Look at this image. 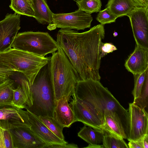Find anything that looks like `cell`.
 Segmentation results:
<instances>
[{"instance_id": "6da1fadb", "label": "cell", "mask_w": 148, "mask_h": 148, "mask_svg": "<svg viewBox=\"0 0 148 148\" xmlns=\"http://www.w3.org/2000/svg\"><path fill=\"white\" fill-rule=\"evenodd\" d=\"M104 36V26L101 24L82 33L62 29L58 31L56 41L72 64L77 82L100 81V47Z\"/></svg>"}, {"instance_id": "7a4b0ae2", "label": "cell", "mask_w": 148, "mask_h": 148, "mask_svg": "<svg viewBox=\"0 0 148 148\" xmlns=\"http://www.w3.org/2000/svg\"><path fill=\"white\" fill-rule=\"evenodd\" d=\"M74 95L104 124L105 116L112 117L122 127L128 138L130 130L128 110L121 105L100 81L89 79L78 82Z\"/></svg>"}, {"instance_id": "3957f363", "label": "cell", "mask_w": 148, "mask_h": 148, "mask_svg": "<svg viewBox=\"0 0 148 148\" xmlns=\"http://www.w3.org/2000/svg\"><path fill=\"white\" fill-rule=\"evenodd\" d=\"M50 60L40 69L30 85L32 104L25 108L38 116L54 117L56 100L51 76Z\"/></svg>"}, {"instance_id": "277c9868", "label": "cell", "mask_w": 148, "mask_h": 148, "mask_svg": "<svg viewBox=\"0 0 148 148\" xmlns=\"http://www.w3.org/2000/svg\"><path fill=\"white\" fill-rule=\"evenodd\" d=\"M50 63L51 76L56 100L65 95L69 101L71 96L75 95L77 81L72 64L59 47L58 50L52 53Z\"/></svg>"}, {"instance_id": "5b68a950", "label": "cell", "mask_w": 148, "mask_h": 148, "mask_svg": "<svg viewBox=\"0 0 148 148\" xmlns=\"http://www.w3.org/2000/svg\"><path fill=\"white\" fill-rule=\"evenodd\" d=\"M51 59L11 48L0 53V66L22 73L31 85L38 72Z\"/></svg>"}, {"instance_id": "8992f818", "label": "cell", "mask_w": 148, "mask_h": 148, "mask_svg": "<svg viewBox=\"0 0 148 148\" xmlns=\"http://www.w3.org/2000/svg\"><path fill=\"white\" fill-rule=\"evenodd\" d=\"M56 42L47 32H25L18 34L11 48L41 57L53 53L58 49Z\"/></svg>"}, {"instance_id": "52a82bcc", "label": "cell", "mask_w": 148, "mask_h": 148, "mask_svg": "<svg viewBox=\"0 0 148 148\" xmlns=\"http://www.w3.org/2000/svg\"><path fill=\"white\" fill-rule=\"evenodd\" d=\"M93 20L91 15L79 9L67 13H53L51 29L56 28L77 30L90 28Z\"/></svg>"}, {"instance_id": "ba28073f", "label": "cell", "mask_w": 148, "mask_h": 148, "mask_svg": "<svg viewBox=\"0 0 148 148\" xmlns=\"http://www.w3.org/2000/svg\"><path fill=\"white\" fill-rule=\"evenodd\" d=\"M126 16L130 19L136 45L148 49V8L135 6Z\"/></svg>"}, {"instance_id": "9c48e42d", "label": "cell", "mask_w": 148, "mask_h": 148, "mask_svg": "<svg viewBox=\"0 0 148 148\" xmlns=\"http://www.w3.org/2000/svg\"><path fill=\"white\" fill-rule=\"evenodd\" d=\"M130 130L129 141L136 140L148 134V114L145 110L134 105L129 103Z\"/></svg>"}, {"instance_id": "30bf717a", "label": "cell", "mask_w": 148, "mask_h": 148, "mask_svg": "<svg viewBox=\"0 0 148 148\" xmlns=\"http://www.w3.org/2000/svg\"><path fill=\"white\" fill-rule=\"evenodd\" d=\"M21 15L7 14L0 21V53L11 48L12 45L20 29Z\"/></svg>"}, {"instance_id": "8fae6325", "label": "cell", "mask_w": 148, "mask_h": 148, "mask_svg": "<svg viewBox=\"0 0 148 148\" xmlns=\"http://www.w3.org/2000/svg\"><path fill=\"white\" fill-rule=\"evenodd\" d=\"M20 127H31L26 110L12 106H0V127L10 130Z\"/></svg>"}, {"instance_id": "7c38bea8", "label": "cell", "mask_w": 148, "mask_h": 148, "mask_svg": "<svg viewBox=\"0 0 148 148\" xmlns=\"http://www.w3.org/2000/svg\"><path fill=\"white\" fill-rule=\"evenodd\" d=\"M10 130L13 148H44L47 145L30 128L20 127Z\"/></svg>"}, {"instance_id": "4fadbf2b", "label": "cell", "mask_w": 148, "mask_h": 148, "mask_svg": "<svg viewBox=\"0 0 148 148\" xmlns=\"http://www.w3.org/2000/svg\"><path fill=\"white\" fill-rule=\"evenodd\" d=\"M73 97L69 104L74 113L76 122H81L94 129H102L105 124L99 117L80 102L75 95Z\"/></svg>"}, {"instance_id": "5bb4252c", "label": "cell", "mask_w": 148, "mask_h": 148, "mask_svg": "<svg viewBox=\"0 0 148 148\" xmlns=\"http://www.w3.org/2000/svg\"><path fill=\"white\" fill-rule=\"evenodd\" d=\"M125 66L133 75L143 73L148 68V49L136 45L134 51L126 60Z\"/></svg>"}, {"instance_id": "9a60e30c", "label": "cell", "mask_w": 148, "mask_h": 148, "mask_svg": "<svg viewBox=\"0 0 148 148\" xmlns=\"http://www.w3.org/2000/svg\"><path fill=\"white\" fill-rule=\"evenodd\" d=\"M31 124L30 129L47 145L65 144V140L60 139L53 133L39 119L38 116L26 109Z\"/></svg>"}, {"instance_id": "2e32d148", "label": "cell", "mask_w": 148, "mask_h": 148, "mask_svg": "<svg viewBox=\"0 0 148 148\" xmlns=\"http://www.w3.org/2000/svg\"><path fill=\"white\" fill-rule=\"evenodd\" d=\"M69 101L64 95L55 103L54 117L64 127H69L76 122L74 113L68 103Z\"/></svg>"}, {"instance_id": "e0dca14e", "label": "cell", "mask_w": 148, "mask_h": 148, "mask_svg": "<svg viewBox=\"0 0 148 148\" xmlns=\"http://www.w3.org/2000/svg\"><path fill=\"white\" fill-rule=\"evenodd\" d=\"M32 7L34 12V18L42 24L52 23L53 13L50 10L46 0H32Z\"/></svg>"}, {"instance_id": "ac0fdd59", "label": "cell", "mask_w": 148, "mask_h": 148, "mask_svg": "<svg viewBox=\"0 0 148 148\" xmlns=\"http://www.w3.org/2000/svg\"><path fill=\"white\" fill-rule=\"evenodd\" d=\"M135 6L131 0H109L106 8L118 18L126 16Z\"/></svg>"}, {"instance_id": "d6986e66", "label": "cell", "mask_w": 148, "mask_h": 148, "mask_svg": "<svg viewBox=\"0 0 148 148\" xmlns=\"http://www.w3.org/2000/svg\"><path fill=\"white\" fill-rule=\"evenodd\" d=\"M103 132L102 129H92L84 125L80 128L78 136L88 144L100 145L102 142Z\"/></svg>"}, {"instance_id": "ffe728a7", "label": "cell", "mask_w": 148, "mask_h": 148, "mask_svg": "<svg viewBox=\"0 0 148 148\" xmlns=\"http://www.w3.org/2000/svg\"><path fill=\"white\" fill-rule=\"evenodd\" d=\"M14 84V80L11 79L0 82V106H12Z\"/></svg>"}, {"instance_id": "44dd1931", "label": "cell", "mask_w": 148, "mask_h": 148, "mask_svg": "<svg viewBox=\"0 0 148 148\" xmlns=\"http://www.w3.org/2000/svg\"><path fill=\"white\" fill-rule=\"evenodd\" d=\"M102 130L103 135L102 143L103 148H129L122 138L109 130Z\"/></svg>"}, {"instance_id": "7402d4cb", "label": "cell", "mask_w": 148, "mask_h": 148, "mask_svg": "<svg viewBox=\"0 0 148 148\" xmlns=\"http://www.w3.org/2000/svg\"><path fill=\"white\" fill-rule=\"evenodd\" d=\"M9 7L16 14L34 17V10L28 0H11Z\"/></svg>"}, {"instance_id": "603a6c76", "label": "cell", "mask_w": 148, "mask_h": 148, "mask_svg": "<svg viewBox=\"0 0 148 148\" xmlns=\"http://www.w3.org/2000/svg\"><path fill=\"white\" fill-rule=\"evenodd\" d=\"M39 120L55 135L63 140H65L63 133L64 127L54 117L48 116H38Z\"/></svg>"}, {"instance_id": "cb8c5ba5", "label": "cell", "mask_w": 148, "mask_h": 148, "mask_svg": "<svg viewBox=\"0 0 148 148\" xmlns=\"http://www.w3.org/2000/svg\"><path fill=\"white\" fill-rule=\"evenodd\" d=\"M76 3L79 10L90 14L99 12L102 5L101 0H80Z\"/></svg>"}, {"instance_id": "d4e9b609", "label": "cell", "mask_w": 148, "mask_h": 148, "mask_svg": "<svg viewBox=\"0 0 148 148\" xmlns=\"http://www.w3.org/2000/svg\"><path fill=\"white\" fill-rule=\"evenodd\" d=\"M105 119V124L103 129L109 130L123 139H127L123 128L112 117L106 116Z\"/></svg>"}, {"instance_id": "484cf974", "label": "cell", "mask_w": 148, "mask_h": 148, "mask_svg": "<svg viewBox=\"0 0 148 148\" xmlns=\"http://www.w3.org/2000/svg\"><path fill=\"white\" fill-rule=\"evenodd\" d=\"M12 105L18 108L22 109L29 106L28 100L19 84H18L13 90Z\"/></svg>"}, {"instance_id": "4316f807", "label": "cell", "mask_w": 148, "mask_h": 148, "mask_svg": "<svg viewBox=\"0 0 148 148\" xmlns=\"http://www.w3.org/2000/svg\"><path fill=\"white\" fill-rule=\"evenodd\" d=\"M133 103L148 112V77H147L144 82L139 96L134 99Z\"/></svg>"}, {"instance_id": "83f0119b", "label": "cell", "mask_w": 148, "mask_h": 148, "mask_svg": "<svg viewBox=\"0 0 148 148\" xmlns=\"http://www.w3.org/2000/svg\"><path fill=\"white\" fill-rule=\"evenodd\" d=\"M134 75V86L132 94L134 99L139 96L144 82L148 77V68L142 73Z\"/></svg>"}, {"instance_id": "f1b7e54d", "label": "cell", "mask_w": 148, "mask_h": 148, "mask_svg": "<svg viewBox=\"0 0 148 148\" xmlns=\"http://www.w3.org/2000/svg\"><path fill=\"white\" fill-rule=\"evenodd\" d=\"M0 148H13L11 135L9 129L0 127Z\"/></svg>"}, {"instance_id": "f546056e", "label": "cell", "mask_w": 148, "mask_h": 148, "mask_svg": "<svg viewBox=\"0 0 148 148\" xmlns=\"http://www.w3.org/2000/svg\"><path fill=\"white\" fill-rule=\"evenodd\" d=\"M117 18L106 8L99 12L96 19L100 24L104 25L105 24L114 22Z\"/></svg>"}, {"instance_id": "4dcf8cb0", "label": "cell", "mask_w": 148, "mask_h": 148, "mask_svg": "<svg viewBox=\"0 0 148 148\" xmlns=\"http://www.w3.org/2000/svg\"><path fill=\"white\" fill-rule=\"evenodd\" d=\"M117 50L116 47L111 43L101 42V54L100 57L101 58L105 56L110 53Z\"/></svg>"}, {"instance_id": "1f68e13d", "label": "cell", "mask_w": 148, "mask_h": 148, "mask_svg": "<svg viewBox=\"0 0 148 148\" xmlns=\"http://www.w3.org/2000/svg\"><path fill=\"white\" fill-rule=\"evenodd\" d=\"M15 72L12 70L0 66V82L10 79Z\"/></svg>"}, {"instance_id": "d6a6232c", "label": "cell", "mask_w": 148, "mask_h": 148, "mask_svg": "<svg viewBox=\"0 0 148 148\" xmlns=\"http://www.w3.org/2000/svg\"><path fill=\"white\" fill-rule=\"evenodd\" d=\"M77 145L73 143L53 144L47 145L44 148H77Z\"/></svg>"}, {"instance_id": "836d02e7", "label": "cell", "mask_w": 148, "mask_h": 148, "mask_svg": "<svg viewBox=\"0 0 148 148\" xmlns=\"http://www.w3.org/2000/svg\"><path fill=\"white\" fill-rule=\"evenodd\" d=\"M128 144L130 148H144L143 138L136 140H131L129 141Z\"/></svg>"}, {"instance_id": "e575fe53", "label": "cell", "mask_w": 148, "mask_h": 148, "mask_svg": "<svg viewBox=\"0 0 148 148\" xmlns=\"http://www.w3.org/2000/svg\"><path fill=\"white\" fill-rule=\"evenodd\" d=\"M136 6L148 8V0H131Z\"/></svg>"}, {"instance_id": "d590c367", "label": "cell", "mask_w": 148, "mask_h": 148, "mask_svg": "<svg viewBox=\"0 0 148 148\" xmlns=\"http://www.w3.org/2000/svg\"><path fill=\"white\" fill-rule=\"evenodd\" d=\"M144 148H148V134L145 135L143 138Z\"/></svg>"}, {"instance_id": "8d00e7d4", "label": "cell", "mask_w": 148, "mask_h": 148, "mask_svg": "<svg viewBox=\"0 0 148 148\" xmlns=\"http://www.w3.org/2000/svg\"><path fill=\"white\" fill-rule=\"evenodd\" d=\"M85 148H103V145L88 144Z\"/></svg>"}, {"instance_id": "74e56055", "label": "cell", "mask_w": 148, "mask_h": 148, "mask_svg": "<svg viewBox=\"0 0 148 148\" xmlns=\"http://www.w3.org/2000/svg\"><path fill=\"white\" fill-rule=\"evenodd\" d=\"M113 36L114 37L117 36L118 35V33L116 32H114L113 34Z\"/></svg>"}, {"instance_id": "f35d334b", "label": "cell", "mask_w": 148, "mask_h": 148, "mask_svg": "<svg viewBox=\"0 0 148 148\" xmlns=\"http://www.w3.org/2000/svg\"><path fill=\"white\" fill-rule=\"evenodd\" d=\"M28 0L32 6V5H33L32 0Z\"/></svg>"}, {"instance_id": "ab89813d", "label": "cell", "mask_w": 148, "mask_h": 148, "mask_svg": "<svg viewBox=\"0 0 148 148\" xmlns=\"http://www.w3.org/2000/svg\"><path fill=\"white\" fill-rule=\"evenodd\" d=\"M73 0V1H75L76 2L78 1H79L80 0Z\"/></svg>"}]
</instances>
